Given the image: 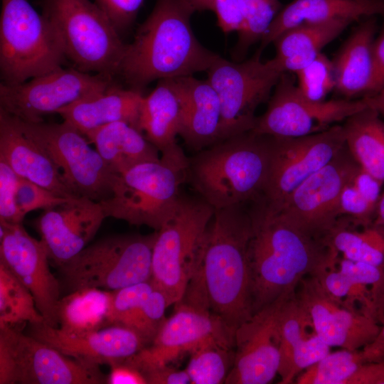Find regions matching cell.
Segmentation results:
<instances>
[{"instance_id": "47", "label": "cell", "mask_w": 384, "mask_h": 384, "mask_svg": "<svg viewBox=\"0 0 384 384\" xmlns=\"http://www.w3.org/2000/svg\"><path fill=\"white\" fill-rule=\"evenodd\" d=\"M213 11L216 14L218 25L225 34L240 32L244 16L238 0H213Z\"/></svg>"}, {"instance_id": "58", "label": "cell", "mask_w": 384, "mask_h": 384, "mask_svg": "<svg viewBox=\"0 0 384 384\" xmlns=\"http://www.w3.org/2000/svg\"><path fill=\"white\" fill-rule=\"evenodd\" d=\"M383 270H384V267H383Z\"/></svg>"}, {"instance_id": "10", "label": "cell", "mask_w": 384, "mask_h": 384, "mask_svg": "<svg viewBox=\"0 0 384 384\" xmlns=\"http://www.w3.org/2000/svg\"><path fill=\"white\" fill-rule=\"evenodd\" d=\"M261 53L259 48L250 59L237 63L219 55L206 71L221 104L220 141L253 129L256 109L270 98L285 73L275 58L262 62Z\"/></svg>"}, {"instance_id": "15", "label": "cell", "mask_w": 384, "mask_h": 384, "mask_svg": "<svg viewBox=\"0 0 384 384\" xmlns=\"http://www.w3.org/2000/svg\"><path fill=\"white\" fill-rule=\"evenodd\" d=\"M345 144L342 124L304 137L271 136L266 191L268 208L279 210L287 197L304 181L331 161Z\"/></svg>"}, {"instance_id": "56", "label": "cell", "mask_w": 384, "mask_h": 384, "mask_svg": "<svg viewBox=\"0 0 384 384\" xmlns=\"http://www.w3.org/2000/svg\"><path fill=\"white\" fill-rule=\"evenodd\" d=\"M194 10L202 11L206 10H213V0H186Z\"/></svg>"}, {"instance_id": "53", "label": "cell", "mask_w": 384, "mask_h": 384, "mask_svg": "<svg viewBox=\"0 0 384 384\" xmlns=\"http://www.w3.org/2000/svg\"><path fill=\"white\" fill-rule=\"evenodd\" d=\"M380 323L381 324L380 329L375 338L361 349L364 363L384 360V319Z\"/></svg>"}, {"instance_id": "14", "label": "cell", "mask_w": 384, "mask_h": 384, "mask_svg": "<svg viewBox=\"0 0 384 384\" xmlns=\"http://www.w3.org/2000/svg\"><path fill=\"white\" fill-rule=\"evenodd\" d=\"M366 107L363 98L309 100L285 72L274 87L266 111L257 117L252 130L274 137H304L327 130Z\"/></svg>"}, {"instance_id": "9", "label": "cell", "mask_w": 384, "mask_h": 384, "mask_svg": "<svg viewBox=\"0 0 384 384\" xmlns=\"http://www.w3.org/2000/svg\"><path fill=\"white\" fill-rule=\"evenodd\" d=\"M214 211L199 196L181 194L174 216L157 231L150 280L166 295L169 306L184 294Z\"/></svg>"}, {"instance_id": "45", "label": "cell", "mask_w": 384, "mask_h": 384, "mask_svg": "<svg viewBox=\"0 0 384 384\" xmlns=\"http://www.w3.org/2000/svg\"><path fill=\"white\" fill-rule=\"evenodd\" d=\"M120 34L136 20L144 0H94Z\"/></svg>"}, {"instance_id": "37", "label": "cell", "mask_w": 384, "mask_h": 384, "mask_svg": "<svg viewBox=\"0 0 384 384\" xmlns=\"http://www.w3.org/2000/svg\"><path fill=\"white\" fill-rule=\"evenodd\" d=\"M244 16V26L238 33V40L233 56L240 62L248 48L261 41L270 26L282 10L279 0H238Z\"/></svg>"}, {"instance_id": "35", "label": "cell", "mask_w": 384, "mask_h": 384, "mask_svg": "<svg viewBox=\"0 0 384 384\" xmlns=\"http://www.w3.org/2000/svg\"><path fill=\"white\" fill-rule=\"evenodd\" d=\"M314 332L311 317L295 291L284 301L280 314V384H291L293 351L302 339Z\"/></svg>"}, {"instance_id": "49", "label": "cell", "mask_w": 384, "mask_h": 384, "mask_svg": "<svg viewBox=\"0 0 384 384\" xmlns=\"http://www.w3.org/2000/svg\"><path fill=\"white\" fill-rule=\"evenodd\" d=\"M107 384H147L139 369L127 358L109 365Z\"/></svg>"}, {"instance_id": "6", "label": "cell", "mask_w": 384, "mask_h": 384, "mask_svg": "<svg viewBox=\"0 0 384 384\" xmlns=\"http://www.w3.org/2000/svg\"><path fill=\"white\" fill-rule=\"evenodd\" d=\"M57 31L65 58L85 73L114 79L127 43L106 14L90 0H38Z\"/></svg>"}, {"instance_id": "13", "label": "cell", "mask_w": 384, "mask_h": 384, "mask_svg": "<svg viewBox=\"0 0 384 384\" xmlns=\"http://www.w3.org/2000/svg\"><path fill=\"white\" fill-rule=\"evenodd\" d=\"M115 80L62 66L15 85L0 83V109L29 122L108 88Z\"/></svg>"}, {"instance_id": "21", "label": "cell", "mask_w": 384, "mask_h": 384, "mask_svg": "<svg viewBox=\"0 0 384 384\" xmlns=\"http://www.w3.org/2000/svg\"><path fill=\"white\" fill-rule=\"evenodd\" d=\"M105 218L100 202L77 196L43 210L34 226L49 259L59 267L87 246Z\"/></svg>"}, {"instance_id": "55", "label": "cell", "mask_w": 384, "mask_h": 384, "mask_svg": "<svg viewBox=\"0 0 384 384\" xmlns=\"http://www.w3.org/2000/svg\"><path fill=\"white\" fill-rule=\"evenodd\" d=\"M373 225L384 233V193H381L378 202Z\"/></svg>"}, {"instance_id": "33", "label": "cell", "mask_w": 384, "mask_h": 384, "mask_svg": "<svg viewBox=\"0 0 384 384\" xmlns=\"http://www.w3.org/2000/svg\"><path fill=\"white\" fill-rule=\"evenodd\" d=\"M328 243L342 257L384 267V233L370 225H363L341 216L326 238Z\"/></svg>"}, {"instance_id": "41", "label": "cell", "mask_w": 384, "mask_h": 384, "mask_svg": "<svg viewBox=\"0 0 384 384\" xmlns=\"http://www.w3.org/2000/svg\"><path fill=\"white\" fill-rule=\"evenodd\" d=\"M70 198H62L26 178H19L16 206L22 220L27 213L37 209H48L60 205Z\"/></svg>"}, {"instance_id": "24", "label": "cell", "mask_w": 384, "mask_h": 384, "mask_svg": "<svg viewBox=\"0 0 384 384\" xmlns=\"http://www.w3.org/2000/svg\"><path fill=\"white\" fill-rule=\"evenodd\" d=\"M171 79L181 101L179 136L186 147L194 154L220 141L221 104L207 79L192 75Z\"/></svg>"}, {"instance_id": "44", "label": "cell", "mask_w": 384, "mask_h": 384, "mask_svg": "<svg viewBox=\"0 0 384 384\" xmlns=\"http://www.w3.org/2000/svg\"><path fill=\"white\" fill-rule=\"evenodd\" d=\"M18 176L2 159H0V220L21 223L16 206Z\"/></svg>"}, {"instance_id": "29", "label": "cell", "mask_w": 384, "mask_h": 384, "mask_svg": "<svg viewBox=\"0 0 384 384\" xmlns=\"http://www.w3.org/2000/svg\"><path fill=\"white\" fill-rule=\"evenodd\" d=\"M115 174L144 162L160 159L159 150L139 129L125 122H113L85 135Z\"/></svg>"}, {"instance_id": "27", "label": "cell", "mask_w": 384, "mask_h": 384, "mask_svg": "<svg viewBox=\"0 0 384 384\" xmlns=\"http://www.w3.org/2000/svg\"><path fill=\"white\" fill-rule=\"evenodd\" d=\"M376 29V20L370 16L349 36L332 60L336 74L335 90L346 99L364 97L370 92Z\"/></svg>"}, {"instance_id": "18", "label": "cell", "mask_w": 384, "mask_h": 384, "mask_svg": "<svg viewBox=\"0 0 384 384\" xmlns=\"http://www.w3.org/2000/svg\"><path fill=\"white\" fill-rule=\"evenodd\" d=\"M295 291L282 295L236 329L235 361L225 383L267 384L278 374L281 310Z\"/></svg>"}, {"instance_id": "12", "label": "cell", "mask_w": 384, "mask_h": 384, "mask_svg": "<svg viewBox=\"0 0 384 384\" xmlns=\"http://www.w3.org/2000/svg\"><path fill=\"white\" fill-rule=\"evenodd\" d=\"M23 132L48 155L70 189L100 202L110 198L116 174L87 137L66 122H29L16 117Z\"/></svg>"}, {"instance_id": "34", "label": "cell", "mask_w": 384, "mask_h": 384, "mask_svg": "<svg viewBox=\"0 0 384 384\" xmlns=\"http://www.w3.org/2000/svg\"><path fill=\"white\" fill-rule=\"evenodd\" d=\"M44 322L29 289L0 262V326Z\"/></svg>"}, {"instance_id": "48", "label": "cell", "mask_w": 384, "mask_h": 384, "mask_svg": "<svg viewBox=\"0 0 384 384\" xmlns=\"http://www.w3.org/2000/svg\"><path fill=\"white\" fill-rule=\"evenodd\" d=\"M147 384H188L190 378L186 370H180L169 365L139 368Z\"/></svg>"}, {"instance_id": "8", "label": "cell", "mask_w": 384, "mask_h": 384, "mask_svg": "<svg viewBox=\"0 0 384 384\" xmlns=\"http://www.w3.org/2000/svg\"><path fill=\"white\" fill-rule=\"evenodd\" d=\"M156 234L114 235L95 241L58 267L65 284L71 291H114L150 280Z\"/></svg>"}, {"instance_id": "57", "label": "cell", "mask_w": 384, "mask_h": 384, "mask_svg": "<svg viewBox=\"0 0 384 384\" xmlns=\"http://www.w3.org/2000/svg\"><path fill=\"white\" fill-rule=\"evenodd\" d=\"M384 319V296L380 304V306L377 313V320L380 323V321Z\"/></svg>"}, {"instance_id": "19", "label": "cell", "mask_w": 384, "mask_h": 384, "mask_svg": "<svg viewBox=\"0 0 384 384\" xmlns=\"http://www.w3.org/2000/svg\"><path fill=\"white\" fill-rule=\"evenodd\" d=\"M48 260L43 242L31 236L22 223L0 220V262L31 292L44 323L58 328L60 284L50 270Z\"/></svg>"}, {"instance_id": "38", "label": "cell", "mask_w": 384, "mask_h": 384, "mask_svg": "<svg viewBox=\"0 0 384 384\" xmlns=\"http://www.w3.org/2000/svg\"><path fill=\"white\" fill-rule=\"evenodd\" d=\"M363 363L361 350L343 348L330 352L301 372L295 381L298 384H345Z\"/></svg>"}, {"instance_id": "2", "label": "cell", "mask_w": 384, "mask_h": 384, "mask_svg": "<svg viewBox=\"0 0 384 384\" xmlns=\"http://www.w3.org/2000/svg\"><path fill=\"white\" fill-rule=\"evenodd\" d=\"M252 215L248 262L254 314L295 291L305 277L336 264L339 255L325 238L301 228L266 203L253 206Z\"/></svg>"}, {"instance_id": "23", "label": "cell", "mask_w": 384, "mask_h": 384, "mask_svg": "<svg viewBox=\"0 0 384 384\" xmlns=\"http://www.w3.org/2000/svg\"><path fill=\"white\" fill-rule=\"evenodd\" d=\"M0 159L20 177L29 180L62 198L76 196L45 151L27 137L14 116L0 109Z\"/></svg>"}, {"instance_id": "54", "label": "cell", "mask_w": 384, "mask_h": 384, "mask_svg": "<svg viewBox=\"0 0 384 384\" xmlns=\"http://www.w3.org/2000/svg\"><path fill=\"white\" fill-rule=\"evenodd\" d=\"M366 106L376 110L384 117V88L380 91L362 97Z\"/></svg>"}, {"instance_id": "1", "label": "cell", "mask_w": 384, "mask_h": 384, "mask_svg": "<svg viewBox=\"0 0 384 384\" xmlns=\"http://www.w3.org/2000/svg\"><path fill=\"white\" fill-rule=\"evenodd\" d=\"M251 205L215 209L182 302L214 313L236 329L252 316L248 245Z\"/></svg>"}, {"instance_id": "22", "label": "cell", "mask_w": 384, "mask_h": 384, "mask_svg": "<svg viewBox=\"0 0 384 384\" xmlns=\"http://www.w3.org/2000/svg\"><path fill=\"white\" fill-rule=\"evenodd\" d=\"M29 334L68 356L99 366L124 360L147 346L136 331L120 325L83 335H68L43 322L30 324Z\"/></svg>"}, {"instance_id": "17", "label": "cell", "mask_w": 384, "mask_h": 384, "mask_svg": "<svg viewBox=\"0 0 384 384\" xmlns=\"http://www.w3.org/2000/svg\"><path fill=\"white\" fill-rule=\"evenodd\" d=\"M359 167L345 144L331 161L304 181L277 211L306 231L326 239L339 217L341 191Z\"/></svg>"}, {"instance_id": "28", "label": "cell", "mask_w": 384, "mask_h": 384, "mask_svg": "<svg viewBox=\"0 0 384 384\" xmlns=\"http://www.w3.org/2000/svg\"><path fill=\"white\" fill-rule=\"evenodd\" d=\"M138 127L161 155L183 150L176 143L181 127V105L171 78L159 80L155 88L144 96Z\"/></svg>"}, {"instance_id": "46", "label": "cell", "mask_w": 384, "mask_h": 384, "mask_svg": "<svg viewBox=\"0 0 384 384\" xmlns=\"http://www.w3.org/2000/svg\"><path fill=\"white\" fill-rule=\"evenodd\" d=\"M312 276L331 297L343 304L353 288L351 279L338 267L337 262Z\"/></svg>"}, {"instance_id": "51", "label": "cell", "mask_w": 384, "mask_h": 384, "mask_svg": "<svg viewBox=\"0 0 384 384\" xmlns=\"http://www.w3.org/2000/svg\"><path fill=\"white\" fill-rule=\"evenodd\" d=\"M345 384H384V360L361 364Z\"/></svg>"}, {"instance_id": "30", "label": "cell", "mask_w": 384, "mask_h": 384, "mask_svg": "<svg viewBox=\"0 0 384 384\" xmlns=\"http://www.w3.org/2000/svg\"><path fill=\"white\" fill-rule=\"evenodd\" d=\"M351 23L335 19L317 23H304L282 33L273 43L275 58L284 72L296 73L311 63L323 47L335 39Z\"/></svg>"}, {"instance_id": "32", "label": "cell", "mask_w": 384, "mask_h": 384, "mask_svg": "<svg viewBox=\"0 0 384 384\" xmlns=\"http://www.w3.org/2000/svg\"><path fill=\"white\" fill-rule=\"evenodd\" d=\"M112 291L83 288L60 298L57 305L58 329L68 335H83L110 325Z\"/></svg>"}, {"instance_id": "31", "label": "cell", "mask_w": 384, "mask_h": 384, "mask_svg": "<svg viewBox=\"0 0 384 384\" xmlns=\"http://www.w3.org/2000/svg\"><path fill=\"white\" fill-rule=\"evenodd\" d=\"M346 145L361 168L384 183V120L370 107L342 124Z\"/></svg>"}, {"instance_id": "36", "label": "cell", "mask_w": 384, "mask_h": 384, "mask_svg": "<svg viewBox=\"0 0 384 384\" xmlns=\"http://www.w3.org/2000/svg\"><path fill=\"white\" fill-rule=\"evenodd\" d=\"M185 369L192 384H221L233 366L235 346L213 343L190 354Z\"/></svg>"}, {"instance_id": "20", "label": "cell", "mask_w": 384, "mask_h": 384, "mask_svg": "<svg viewBox=\"0 0 384 384\" xmlns=\"http://www.w3.org/2000/svg\"><path fill=\"white\" fill-rule=\"evenodd\" d=\"M296 294L308 311L316 333L331 347L360 350L380 331L379 322L374 317L331 297L314 276L303 278Z\"/></svg>"}, {"instance_id": "39", "label": "cell", "mask_w": 384, "mask_h": 384, "mask_svg": "<svg viewBox=\"0 0 384 384\" xmlns=\"http://www.w3.org/2000/svg\"><path fill=\"white\" fill-rule=\"evenodd\" d=\"M295 73L300 92L309 100L325 101L328 94L335 90L336 74L333 61L321 53Z\"/></svg>"}, {"instance_id": "5", "label": "cell", "mask_w": 384, "mask_h": 384, "mask_svg": "<svg viewBox=\"0 0 384 384\" xmlns=\"http://www.w3.org/2000/svg\"><path fill=\"white\" fill-rule=\"evenodd\" d=\"M187 163L181 151L116 174L112 196L100 201L106 218L159 230L176 210Z\"/></svg>"}, {"instance_id": "50", "label": "cell", "mask_w": 384, "mask_h": 384, "mask_svg": "<svg viewBox=\"0 0 384 384\" xmlns=\"http://www.w3.org/2000/svg\"><path fill=\"white\" fill-rule=\"evenodd\" d=\"M351 182L367 201L377 206L384 183L361 167L354 174Z\"/></svg>"}, {"instance_id": "16", "label": "cell", "mask_w": 384, "mask_h": 384, "mask_svg": "<svg viewBox=\"0 0 384 384\" xmlns=\"http://www.w3.org/2000/svg\"><path fill=\"white\" fill-rule=\"evenodd\" d=\"M149 346L129 357L139 369L169 365L186 353L213 343L235 346L236 329L209 310L178 302Z\"/></svg>"}, {"instance_id": "52", "label": "cell", "mask_w": 384, "mask_h": 384, "mask_svg": "<svg viewBox=\"0 0 384 384\" xmlns=\"http://www.w3.org/2000/svg\"><path fill=\"white\" fill-rule=\"evenodd\" d=\"M373 57V81L369 95L374 94L384 88V28L374 41Z\"/></svg>"}, {"instance_id": "40", "label": "cell", "mask_w": 384, "mask_h": 384, "mask_svg": "<svg viewBox=\"0 0 384 384\" xmlns=\"http://www.w3.org/2000/svg\"><path fill=\"white\" fill-rule=\"evenodd\" d=\"M169 306L166 295L154 287L134 312L126 327L136 331L147 345L150 344L166 319L165 311Z\"/></svg>"}, {"instance_id": "11", "label": "cell", "mask_w": 384, "mask_h": 384, "mask_svg": "<svg viewBox=\"0 0 384 384\" xmlns=\"http://www.w3.org/2000/svg\"><path fill=\"white\" fill-rule=\"evenodd\" d=\"M99 366L68 356L22 333L0 326V384H107Z\"/></svg>"}, {"instance_id": "7", "label": "cell", "mask_w": 384, "mask_h": 384, "mask_svg": "<svg viewBox=\"0 0 384 384\" xmlns=\"http://www.w3.org/2000/svg\"><path fill=\"white\" fill-rule=\"evenodd\" d=\"M65 58L57 31L28 0H1V82H26L61 67Z\"/></svg>"}, {"instance_id": "43", "label": "cell", "mask_w": 384, "mask_h": 384, "mask_svg": "<svg viewBox=\"0 0 384 384\" xmlns=\"http://www.w3.org/2000/svg\"><path fill=\"white\" fill-rule=\"evenodd\" d=\"M375 208L358 191L351 179L342 189L338 201L339 217L346 216L361 224L370 225Z\"/></svg>"}, {"instance_id": "25", "label": "cell", "mask_w": 384, "mask_h": 384, "mask_svg": "<svg viewBox=\"0 0 384 384\" xmlns=\"http://www.w3.org/2000/svg\"><path fill=\"white\" fill-rule=\"evenodd\" d=\"M143 98L142 92L124 88L115 81L105 90L70 104L57 113L83 135L116 122H125L139 129Z\"/></svg>"}, {"instance_id": "3", "label": "cell", "mask_w": 384, "mask_h": 384, "mask_svg": "<svg viewBox=\"0 0 384 384\" xmlns=\"http://www.w3.org/2000/svg\"><path fill=\"white\" fill-rule=\"evenodd\" d=\"M186 0H156L147 18L127 44L117 75L128 88L142 92L154 80L207 71L219 56L196 38Z\"/></svg>"}, {"instance_id": "4", "label": "cell", "mask_w": 384, "mask_h": 384, "mask_svg": "<svg viewBox=\"0 0 384 384\" xmlns=\"http://www.w3.org/2000/svg\"><path fill=\"white\" fill-rule=\"evenodd\" d=\"M271 136L252 130L188 157L186 182L214 209L266 203Z\"/></svg>"}, {"instance_id": "26", "label": "cell", "mask_w": 384, "mask_h": 384, "mask_svg": "<svg viewBox=\"0 0 384 384\" xmlns=\"http://www.w3.org/2000/svg\"><path fill=\"white\" fill-rule=\"evenodd\" d=\"M384 15V0H294L282 9L261 40L260 50L285 31L304 23L335 19L352 22L362 17Z\"/></svg>"}, {"instance_id": "42", "label": "cell", "mask_w": 384, "mask_h": 384, "mask_svg": "<svg viewBox=\"0 0 384 384\" xmlns=\"http://www.w3.org/2000/svg\"><path fill=\"white\" fill-rule=\"evenodd\" d=\"M331 346L316 332L302 339L294 348L292 356L290 383L297 375L330 353Z\"/></svg>"}]
</instances>
